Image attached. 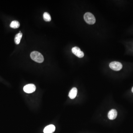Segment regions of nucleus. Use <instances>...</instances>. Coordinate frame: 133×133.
<instances>
[{"label": "nucleus", "mask_w": 133, "mask_h": 133, "mask_svg": "<svg viewBox=\"0 0 133 133\" xmlns=\"http://www.w3.org/2000/svg\"><path fill=\"white\" fill-rule=\"evenodd\" d=\"M132 92L133 93V87L132 88Z\"/></svg>", "instance_id": "12"}, {"label": "nucleus", "mask_w": 133, "mask_h": 133, "mask_svg": "<svg viewBox=\"0 0 133 133\" xmlns=\"http://www.w3.org/2000/svg\"><path fill=\"white\" fill-rule=\"evenodd\" d=\"M36 90V86L33 84H28L24 86L23 88L24 91L28 94L33 92Z\"/></svg>", "instance_id": "4"}, {"label": "nucleus", "mask_w": 133, "mask_h": 133, "mask_svg": "<svg viewBox=\"0 0 133 133\" xmlns=\"http://www.w3.org/2000/svg\"><path fill=\"white\" fill-rule=\"evenodd\" d=\"M109 66L111 69L116 71H119L123 68L122 64L119 62L116 61L111 62Z\"/></svg>", "instance_id": "3"}, {"label": "nucleus", "mask_w": 133, "mask_h": 133, "mask_svg": "<svg viewBox=\"0 0 133 133\" xmlns=\"http://www.w3.org/2000/svg\"><path fill=\"white\" fill-rule=\"evenodd\" d=\"M20 23L18 21L14 20L12 21L10 24V28L13 29H16L19 28L20 26Z\"/></svg>", "instance_id": "10"}, {"label": "nucleus", "mask_w": 133, "mask_h": 133, "mask_svg": "<svg viewBox=\"0 0 133 133\" xmlns=\"http://www.w3.org/2000/svg\"><path fill=\"white\" fill-rule=\"evenodd\" d=\"M72 51L74 55L79 58H82L84 56V54L83 52L81 51V49L77 47H74L72 48Z\"/></svg>", "instance_id": "5"}, {"label": "nucleus", "mask_w": 133, "mask_h": 133, "mask_svg": "<svg viewBox=\"0 0 133 133\" xmlns=\"http://www.w3.org/2000/svg\"><path fill=\"white\" fill-rule=\"evenodd\" d=\"M31 57L33 61L38 63H42L44 60V58L41 53L37 51H34L31 53Z\"/></svg>", "instance_id": "1"}, {"label": "nucleus", "mask_w": 133, "mask_h": 133, "mask_svg": "<svg viewBox=\"0 0 133 133\" xmlns=\"http://www.w3.org/2000/svg\"><path fill=\"white\" fill-rule=\"evenodd\" d=\"M84 18L85 22L89 24H94L96 21L94 15L90 12L85 13L84 15Z\"/></svg>", "instance_id": "2"}, {"label": "nucleus", "mask_w": 133, "mask_h": 133, "mask_svg": "<svg viewBox=\"0 0 133 133\" xmlns=\"http://www.w3.org/2000/svg\"><path fill=\"white\" fill-rule=\"evenodd\" d=\"M118 115L117 111L115 109H112L109 111L108 117L110 120H113L116 118Z\"/></svg>", "instance_id": "7"}, {"label": "nucleus", "mask_w": 133, "mask_h": 133, "mask_svg": "<svg viewBox=\"0 0 133 133\" xmlns=\"http://www.w3.org/2000/svg\"><path fill=\"white\" fill-rule=\"evenodd\" d=\"M56 127L53 125H50L46 126L44 129V133H52L55 131Z\"/></svg>", "instance_id": "6"}, {"label": "nucleus", "mask_w": 133, "mask_h": 133, "mask_svg": "<svg viewBox=\"0 0 133 133\" xmlns=\"http://www.w3.org/2000/svg\"><path fill=\"white\" fill-rule=\"evenodd\" d=\"M77 94V89L76 88L74 87L70 91L69 97L71 99H74L76 97Z\"/></svg>", "instance_id": "8"}, {"label": "nucleus", "mask_w": 133, "mask_h": 133, "mask_svg": "<svg viewBox=\"0 0 133 133\" xmlns=\"http://www.w3.org/2000/svg\"><path fill=\"white\" fill-rule=\"evenodd\" d=\"M44 20L46 21H50L51 20V17L50 15L47 12H44L43 15Z\"/></svg>", "instance_id": "11"}, {"label": "nucleus", "mask_w": 133, "mask_h": 133, "mask_svg": "<svg viewBox=\"0 0 133 133\" xmlns=\"http://www.w3.org/2000/svg\"><path fill=\"white\" fill-rule=\"evenodd\" d=\"M22 36L23 34L21 33H19L16 34L15 38V42L16 44H19L20 43Z\"/></svg>", "instance_id": "9"}]
</instances>
